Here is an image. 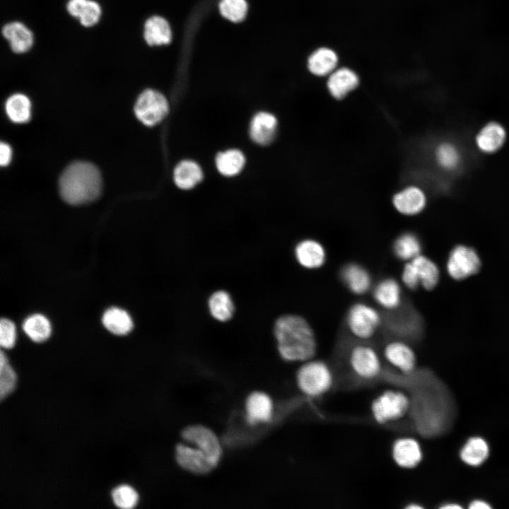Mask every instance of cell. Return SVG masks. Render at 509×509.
I'll return each instance as SVG.
<instances>
[{"label": "cell", "instance_id": "cell-28", "mask_svg": "<svg viewBox=\"0 0 509 509\" xmlns=\"http://www.w3.org/2000/svg\"><path fill=\"white\" fill-rule=\"evenodd\" d=\"M488 454L487 442L481 437H472L462 447L460 457L465 464L476 467L486 461Z\"/></svg>", "mask_w": 509, "mask_h": 509}, {"label": "cell", "instance_id": "cell-9", "mask_svg": "<svg viewBox=\"0 0 509 509\" xmlns=\"http://www.w3.org/2000/svg\"><path fill=\"white\" fill-rule=\"evenodd\" d=\"M182 438L202 451L217 466L222 457V447L217 435L201 424L186 426L181 431Z\"/></svg>", "mask_w": 509, "mask_h": 509}, {"label": "cell", "instance_id": "cell-21", "mask_svg": "<svg viewBox=\"0 0 509 509\" xmlns=\"http://www.w3.org/2000/svg\"><path fill=\"white\" fill-rule=\"evenodd\" d=\"M276 127V118L272 114L261 112L252 118L250 126V134L255 143L267 145L273 141Z\"/></svg>", "mask_w": 509, "mask_h": 509}, {"label": "cell", "instance_id": "cell-1", "mask_svg": "<svg viewBox=\"0 0 509 509\" xmlns=\"http://www.w3.org/2000/svg\"><path fill=\"white\" fill-rule=\"evenodd\" d=\"M411 385V413L416 428L421 435L432 438L447 433L455 419L453 397L442 380L427 370L417 369L409 376Z\"/></svg>", "mask_w": 509, "mask_h": 509}, {"label": "cell", "instance_id": "cell-38", "mask_svg": "<svg viewBox=\"0 0 509 509\" xmlns=\"http://www.w3.org/2000/svg\"><path fill=\"white\" fill-rule=\"evenodd\" d=\"M102 16V8L100 4L94 0H88V2L78 18L81 25L85 28H91L95 25Z\"/></svg>", "mask_w": 509, "mask_h": 509}, {"label": "cell", "instance_id": "cell-16", "mask_svg": "<svg viewBox=\"0 0 509 509\" xmlns=\"http://www.w3.org/2000/svg\"><path fill=\"white\" fill-rule=\"evenodd\" d=\"M1 34L8 41L11 51L18 54L28 52L34 45L33 31L21 21L6 23L1 28Z\"/></svg>", "mask_w": 509, "mask_h": 509}, {"label": "cell", "instance_id": "cell-43", "mask_svg": "<svg viewBox=\"0 0 509 509\" xmlns=\"http://www.w3.org/2000/svg\"><path fill=\"white\" fill-rule=\"evenodd\" d=\"M440 508H461L462 506L456 503H447L442 505Z\"/></svg>", "mask_w": 509, "mask_h": 509}, {"label": "cell", "instance_id": "cell-27", "mask_svg": "<svg viewBox=\"0 0 509 509\" xmlns=\"http://www.w3.org/2000/svg\"><path fill=\"white\" fill-rule=\"evenodd\" d=\"M173 175L175 183L179 188L189 189L202 180L203 172L197 163L185 160L177 165Z\"/></svg>", "mask_w": 509, "mask_h": 509}, {"label": "cell", "instance_id": "cell-3", "mask_svg": "<svg viewBox=\"0 0 509 509\" xmlns=\"http://www.w3.org/2000/svg\"><path fill=\"white\" fill-rule=\"evenodd\" d=\"M59 187L62 199L70 204L90 202L100 194V173L92 163L84 161L72 163L62 172Z\"/></svg>", "mask_w": 509, "mask_h": 509}, {"label": "cell", "instance_id": "cell-11", "mask_svg": "<svg viewBox=\"0 0 509 509\" xmlns=\"http://www.w3.org/2000/svg\"><path fill=\"white\" fill-rule=\"evenodd\" d=\"M481 267L478 253L473 248L459 245L450 252L447 264V271L455 280H463L477 273Z\"/></svg>", "mask_w": 509, "mask_h": 509}, {"label": "cell", "instance_id": "cell-7", "mask_svg": "<svg viewBox=\"0 0 509 509\" xmlns=\"http://www.w3.org/2000/svg\"><path fill=\"white\" fill-rule=\"evenodd\" d=\"M382 322V317L380 312L364 302H356L351 305L346 316L347 329L359 341L371 339Z\"/></svg>", "mask_w": 509, "mask_h": 509}, {"label": "cell", "instance_id": "cell-25", "mask_svg": "<svg viewBox=\"0 0 509 509\" xmlns=\"http://www.w3.org/2000/svg\"><path fill=\"white\" fill-rule=\"evenodd\" d=\"M392 251L399 260L409 262L421 254L422 243L412 232L401 233L393 242Z\"/></svg>", "mask_w": 509, "mask_h": 509}, {"label": "cell", "instance_id": "cell-26", "mask_svg": "<svg viewBox=\"0 0 509 509\" xmlns=\"http://www.w3.org/2000/svg\"><path fill=\"white\" fill-rule=\"evenodd\" d=\"M144 38L149 45L168 44L171 40V30L168 23L162 17L152 16L144 24Z\"/></svg>", "mask_w": 509, "mask_h": 509}, {"label": "cell", "instance_id": "cell-13", "mask_svg": "<svg viewBox=\"0 0 509 509\" xmlns=\"http://www.w3.org/2000/svg\"><path fill=\"white\" fill-rule=\"evenodd\" d=\"M175 455L177 464L194 474H206L216 467L206 454L191 444L177 443Z\"/></svg>", "mask_w": 509, "mask_h": 509}, {"label": "cell", "instance_id": "cell-30", "mask_svg": "<svg viewBox=\"0 0 509 509\" xmlns=\"http://www.w3.org/2000/svg\"><path fill=\"white\" fill-rule=\"evenodd\" d=\"M437 164L447 171L457 170L461 164L462 156L458 147L449 141L440 143L435 149Z\"/></svg>", "mask_w": 509, "mask_h": 509}, {"label": "cell", "instance_id": "cell-39", "mask_svg": "<svg viewBox=\"0 0 509 509\" xmlns=\"http://www.w3.org/2000/svg\"><path fill=\"white\" fill-rule=\"evenodd\" d=\"M17 338L16 327L13 322L2 318L0 321V345L5 349L14 346Z\"/></svg>", "mask_w": 509, "mask_h": 509}, {"label": "cell", "instance_id": "cell-17", "mask_svg": "<svg viewBox=\"0 0 509 509\" xmlns=\"http://www.w3.org/2000/svg\"><path fill=\"white\" fill-rule=\"evenodd\" d=\"M392 204L402 215L415 216L424 209L426 197L424 192L419 187L409 186L394 194Z\"/></svg>", "mask_w": 509, "mask_h": 509}, {"label": "cell", "instance_id": "cell-19", "mask_svg": "<svg viewBox=\"0 0 509 509\" xmlns=\"http://www.w3.org/2000/svg\"><path fill=\"white\" fill-rule=\"evenodd\" d=\"M392 454L395 463L405 469L415 467L423 458L420 444L416 440L409 437L396 440L392 445Z\"/></svg>", "mask_w": 509, "mask_h": 509}, {"label": "cell", "instance_id": "cell-15", "mask_svg": "<svg viewBox=\"0 0 509 509\" xmlns=\"http://www.w3.org/2000/svg\"><path fill=\"white\" fill-rule=\"evenodd\" d=\"M373 297L384 310L394 312L402 305V288L400 283L392 277L380 279L373 288Z\"/></svg>", "mask_w": 509, "mask_h": 509}, {"label": "cell", "instance_id": "cell-35", "mask_svg": "<svg viewBox=\"0 0 509 509\" xmlns=\"http://www.w3.org/2000/svg\"><path fill=\"white\" fill-rule=\"evenodd\" d=\"M16 375L3 351L0 354V398L4 399L15 388Z\"/></svg>", "mask_w": 509, "mask_h": 509}, {"label": "cell", "instance_id": "cell-34", "mask_svg": "<svg viewBox=\"0 0 509 509\" xmlns=\"http://www.w3.org/2000/svg\"><path fill=\"white\" fill-rule=\"evenodd\" d=\"M30 101L21 93L9 97L6 103V110L8 117L14 122L23 123L30 117Z\"/></svg>", "mask_w": 509, "mask_h": 509}, {"label": "cell", "instance_id": "cell-42", "mask_svg": "<svg viewBox=\"0 0 509 509\" xmlns=\"http://www.w3.org/2000/svg\"><path fill=\"white\" fill-rule=\"evenodd\" d=\"M469 508L472 509H488L491 506L484 501L474 500L470 503Z\"/></svg>", "mask_w": 509, "mask_h": 509}, {"label": "cell", "instance_id": "cell-10", "mask_svg": "<svg viewBox=\"0 0 509 509\" xmlns=\"http://www.w3.org/2000/svg\"><path fill=\"white\" fill-rule=\"evenodd\" d=\"M168 110L165 96L152 89L142 92L134 107L137 118L147 126H154L161 122L168 113Z\"/></svg>", "mask_w": 509, "mask_h": 509}, {"label": "cell", "instance_id": "cell-41", "mask_svg": "<svg viewBox=\"0 0 509 509\" xmlns=\"http://www.w3.org/2000/svg\"><path fill=\"white\" fill-rule=\"evenodd\" d=\"M0 163L1 165H7L11 159V147L5 143L1 142L0 146Z\"/></svg>", "mask_w": 509, "mask_h": 509}, {"label": "cell", "instance_id": "cell-22", "mask_svg": "<svg viewBox=\"0 0 509 509\" xmlns=\"http://www.w3.org/2000/svg\"><path fill=\"white\" fill-rule=\"evenodd\" d=\"M506 138L503 127L498 122L486 124L477 134L475 142L478 148L486 153H492L500 149Z\"/></svg>", "mask_w": 509, "mask_h": 509}, {"label": "cell", "instance_id": "cell-6", "mask_svg": "<svg viewBox=\"0 0 509 509\" xmlns=\"http://www.w3.org/2000/svg\"><path fill=\"white\" fill-rule=\"evenodd\" d=\"M439 279L440 270L438 265L422 254L406 262L402 269L401 281L410 290H415L419 286L426 290H432L437 286Z\"/></svg>", "mask_w": 509, "mask_h": 509}, {"label": "cell", "instance_id": "cell-14", "mask_svg": "<svg viewBox=\"0 0 509 509\" xmlns=\"http://www.w3.org/2000/svg\"><path fill=\"white\" fill-rule=\"evenodd\" d=\"M294 255L299 265L308 270L320 269L327 261L325 247L313 238L299 241L295 247Z\"/></svg>", "mask_w": 509, "mask_h": 509}, {"label": "cell", "instance_id": "cell-29", "mask_svg": "<svg viewBox=\"0 0 509 509\" xmlns=\"http://www.w3.org/2000/svg\"><path fill=\"white\" fill-rule=\"evenodd\" d=\"M25 334L34 342L42 343L47 340L52 333L49 320L43 315L33 314L23 323Z\"/></svg>", "mask_w": 509, "mask_h": 509}, {"label": "cell", "instance_id": "cell-37", "mask_svg": "<svg viewBox=\"0 0 509 509\" xmlns=\"http://www.w3.org/2000/svg\"><path fill=\"white\" fill-rule=\"evenodd\" d=\"M247 6L245 0H221L220 11L227 19L238 22L242 21L247 13Z\"/></svg>", "mask_w": 509, "mask_h": 509}, {"label": "cell", "instance_id": "cell-18", "mask_svg": "<svg viewBox=\"0 0 509 509\" xmlns=\"http://www.w3.org/2000/svg\"><path fill=\"white\" fill-rule=\"evenodd\" d=\"M340 278L346 288L357 296L365 294L372 287V277L368 269L356 262L345 264L340 271Z\"/></svg>", "mask_w": 509, "mask_h": 509}, {"label": "cell", "instance_id": "cell-4", "mask_svg": "<svg viewBox=\"0 0 509 509\" xmlns=\"http://www.w3.org/2000/svg\"><path fill=\"white\" fill-rule=\"evenodd\" d=\"M334 373L322 360L314 358L303 362L296 373L300 391L310 398H317L327 393L334 385Z\"/></svg>", "mask_w": 509, "mask_h": 509}, {"label": "cell", "instance_id": "cell-23", "mask_svg": "<svg viewBox=\"0 0 509 509\" xmlns=\"http://www.w3.org/2000/svg\"><path fill=\"white\" fill-rule=\"evenodd\" d=\"M358 85V78L351 70L342 68L332 73L327 82L331 95L336 99H342Z\"/></svg>", "mask_w": 509, "mask_h": 509}, {"label": "cell", "instance_id": "cell-20", "mask_svg": "<svg viewBox=\"0 0 509 509\" xmlns=\"http://www.w3.org/2000/svg\"><path fill=\"white\" fill-rule=\"evenodd\" d=\"M273 410L272 399L264 392H254L246 399V416L250 424L270 421Z\"/></svg>", "mask_w": 509, "mask_h": 509}, {"label": "cell", "instance_id": "cell-8", "mask_svg": "<svg viewBox=\"0 0 509 509\" xmlns=\"http://www.w3.org/2000/svg\"><path fill=\"white\" fill-rule=\"evenodd\" d=\"M411 397L402 390H386L377 397L371 405L373 419L387 424L403 418L410 411Z\"/></svg>", "mask_w": 509, "mask_h": 509}, {"label": "cell", "instance_id": "cell-5", "mask_svg": "<svg viewBox=\"0 0 509 509\" xmlns=\"http://www.w3.org/2000/svg\"><path fill=\"white\" fill-rule=\"evenodd\" d=\"M347 361L351 372L357 379L363 381L378 380L385 372L379 353L365 342L357 343L351 347Z\"/></svg>", "mask_w": 509, "mask_h": 509}, {"label": "cell", "instance_id": "cell-40", "mask_svg": "<svg viewBox=\"0 0 509 509\" xmlns=\"http://www.w3.org/2000/svg\"><path fill=\"white\" fill-rule=\"evenodd\" d=\"M88 0H69L66 8L68 13L76 18H78L84 9Z\"/></svg>", "mask_w": 509, "mask_h": 509}, {"label": "cell", "instance_id": "cell-2", "mask_svg": "<svg viewBox=\"0 0 509 509\" xmlns=\"http://www.w3.org/2000/svg\"><path fill=\"white\" fill-rule=\"evenodd\" d=\"M274 333L280 356L288 362H304L314 358L317 339L310 323L303 317L287 314L275 322Z\"/></svg>", "mask_w": 509, "mask_h": 509}, {"label": "cell", "instance_id": "cell-31", "mask_svg": "<svg viewBox=\"0 0 509 509\" xmlns=\"http://www.w3.org/2000/svg\"><path fill=\"white\" fill-rule=\"evenodd\" d=\"M245 161L244 155L237 149L221 152L216 158V168L225 176H233L238 174L242 170Z\"/></svg>", "mask_w": 509, "mask_h": 509}, {"label": "cell", "instance_id": "cell-32", "mask_svg": "<svg viewBox=\"0 0 509 509\" xmlns=\"http://www.w3.org/2000/svg\"><path fill=\"white\" fill-rule=\"evenodd\" d=\"M337 64V57L331 49L321 48L312 54L308 59L310 71L317 76H324L332 72Z\"/></svg>", "mask_w": 509, "mask_h": 509}, {"label": "cell", "instance_id": "cell-24", "mask_svg": "<svg viewBox=\"0 0 509 509\" xmlns=\"http://www.w3.org/2000/svg\"><path fill=\"white\" fill-rule=\"evenodd\" d=\"M102 322L110 332L119 336L129 334L134 326L130 315L117 307L106 310L103 315Z\"/></svg>", "mask_w": 509, "mask_h": 509}, {"label": "cell", "instance_id": "cell-36", "mask_svg": "<svg viewBox=\"0 0 509 509\" xmlns=\"http://www.w3.org/2000/svg\"><path fill=\"white\" fill-rule=\"evenodd\" d=\"M113 503L121 509H131L139 501V495L131 486L122 484L115 488L112 492Z\"/></svg>", "mask_w": 509, "mask_h": 509}, {"label": "cell", "instance_id": "cell-12", "mask_svg": "<svg viewBox=\"0 0 509 509\" xmlns=\"http://www.w3.org/2000/svg\"><path fill=\"white\" fill-rule=\"evenodd\" d=\"M382 356L392 368L403 376L413 374L416 370V356L407 341L392 339L384 346Z\"/></svg>", "mask_w": 509, "mask_h": 509}, {"label": "cell", "instance_id": "cell-33", "mask_svg": "<svg viewBox=\"0 0 509 509\" xmlns=\"http://www.w3.org/2000/svg\"><path fill=\"white\" fill-rule=\"evenodd\" d=\"M209 308L216 320L225 322L233 316L234 305L228 293L218 291L211 296L209 300Z\"/></svg>", "mask_w": 509, "mask_h": 509}]
</instances>
